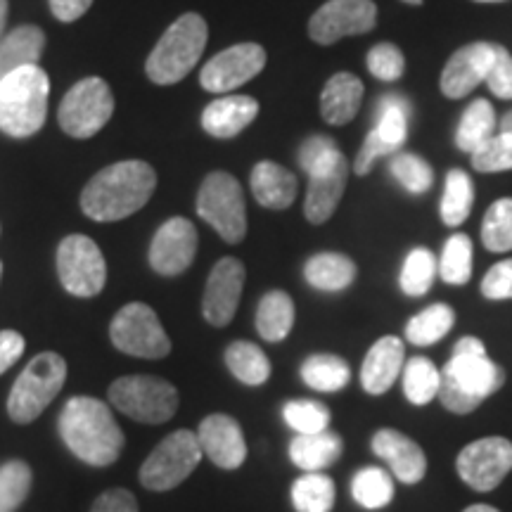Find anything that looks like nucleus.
<instances>
[{"label": "nucleus", "instance_id": "33", "mask_svg": "<svg viewBox=\"0 0 512 512\" xmlns=\"http://www.w3.org/2000/svg\"><path fill=\"white\" fill-rule=\"evenodd\" d=\"M456 323V311L448 304H432L418 316H413L406 325V339L415 347H430L444 339Z\"/></svg>", "mask_w": 512, "mask_h": 512}, {"label": "nucleus", "instance_id": "29", "mask_svg": "<svg viewBox=\"0 0 512 512\" xmlns=\"http://www.w3.org/2000/svg\"><path fill=\"white\" fill-rule=\"evenodd\" d=\"M294 325V302L283 290L268 292L256 309V330L266 342H283Z\"/></svg>", "mask_w": 512, "mask_h": 512}, {"label": "nucleus", "instance_id": "32", "mask_svg": "<svg viewBox=\"0 0 512 512\" xmlns=\"http://www.w3.org/2000/svg\"><path fill=\"white\" fill-rule=\"evenodd\" d=\"M472 204H475V185H472V178L463 169H451L444 183V195H441V221L451 228L460 226L470 216Z\"/></svg>", "mask_w": 512, "mask_h": 512}, {"label": "nucleus", "instance_id": "4", "mask_svg": "<svg viewBox=\"0 0 512 512\" xmlns=\"http://www.w3.org/2000/svg\"><path fill=\"white\" fill-rule=\"evenodd\" d=\"M50 79L38 64L17 69L0 81V131L12 138L34 136L46 124Z\"/></svg>", "mask_w": 512, "mask_h": 512}, {"label": "nucleus", "instance_id": "38", "mask_svg": "<svg viewBox=\"0 0 512 512\" xmlns=\"http://www.w3.org/2000/svg\"><path fill=\"white\" fill-rule=\"evenodd\" d=\"M439 273V261L430 249L415 247L413 252H408L406 261L401 266L399 285L401 292L408 294V297H422V294L430 292Z\"/></svg>", "mask_w": 512, "mask_h": 512}, {"label": "nucleus", "instance_id": "28", "mask_svg": "<svg viewBox=\"0 0 512 512\" xmlns=\"http://www.w3.org/2000/svg\"><path fill=\"white\" fill-rule=\"evenodd\" d=\"M304 278L320 292H342L356 280V264L337 252H320L304 266Z\"/></svg>", "mask_w": 512, "mask_h": 512}, {"label": "nucleus", "instance_id": "1", "mask_svg": "<svg viewBox=\"0 0 512 512\" xmlns=\"http://www.w3.org/2000/svg\"><path fill=\"white\" fill-rule=\"evenodd\" d=\"M157 174L150 164L128 159L98 171L81 192V209L93 221H121L150 202Z\"/></svg>", "mask_w": 512, "mask_h": 512}, {"label": "nucleus", "instance_id": "39", "mask_svg": "<svg viewBox=\"0 0 512 512\" xmlns=\"http://www.w3.org/2000/svg\"><path fill=\"white\" fill-rule=\"evenodd\" d=\"M439 278L446 285H465L472 278V240L463 233L446 240L439 259Z\"/></svg>", "mask_w": 512, "mask_h": 512}, {"label": "nucleus", "instance_id": "2", "mask_svg": "<svg viewBox=\"0 0 512 512\" xmlns=\"http://www.w3.org/2000/svg\"><path fill=\"white\" fill-rule=\"evenodd\" d=\"M505 384V373L486 354L482 339L463 337L453 347L451 361L441 368L439 401L446 411L472 413Z\"/></svg>", "mask_w": 512, "mask_h": 512}, {"label": "nucleus", "instance_id": "17", "mask_svg": "<svg viewBox=\"0 0 512 512\" xmlns=\"http://www.w3.org/2000/svg\"><path fill=\"white\" fill-rule=\"evenodd\" d=\"M242 287H245V266L240 259L226 256L211 271L207 287H204L202 299V316L207 323L223 328L235 318L238 311Z\"/></svg>", "mask_w": 512, "mask_h": 512}, {"label": "nucleus", "instance_id": "47", "mask_svg": "<svg viewBox=\"0 0 512 512\" xmlns=\"http://www.w3.org/2000/svg\"><path fill=\"white\" fill-rule=\"evenodd\" d=\"M489 91L501 100H512V55L496 43V57L491 64V72L486 76Z\"/></svg>", "mask_w": 512, "mask_h": 512}, {"label": "nucleus", "instance_id": "36", "mask_svg": "<svg viewBox=\"0 0 512 512\" xmlns=\"http://www.w3.org/2000/svg\"><path fill=\"white\" fill-rule=\"evenodd\" d=\"M335 496V482L323 472H306L292 484V505L297 512H330Z\"/></svg>", "mask_w": 512, "mask_h": 512}, {"label": "nucleus", "instance_id": "37", "mask_svg": "<svg viewBox=\"0 0 512 512\" xmlns=\"http://www.w3.org/2000/svg\"><path fill=\"white\" fill-rule=\"evenodd\" d=\"M441 370L425 356H415L403 366V394L413 406H425L439 396Z\"/></svg>", "mask_w": 512, "mask_h": 512}, {"label": "nucleus", "instance_id": "53", "mask_svg": "<svg viewBox=\"0 0 512 512\" xmlns=\"http://www.w3.org/2000/svg\"><path fill=\"white\" fill-rule=\"evenodd\" d=\"M5 22H8V0H0V36L5 31Z\"/></svg>", "mask_w": 512, "mask_h": 512}, {"label": "nucleus", "instance_id": "31", "mask_svg": "<svg viewBox=\"0 0 512 512\" xmlns=\"http://www.w3.org/2000/svg\"><path fill=\"white\" fill-rule=\"evenodd\" d=\"M496 128V112L489 100L479 98L467 107L463 117H460L458 131H456V145L463 152H475L482 147L486 140L494 138Z\"/></svg>", "mask_w": 512, "mask_h": 512}, {"label": "nucleus", "instance_id": "3", "mask_svg": "<svg viewBox=\"0 0 512 512\" xmlns=\"http://www.w3.org/2000/svg\"><path fill=\"white\" fill-rule=\"evenodd\" d=\"M60 437L83 463L107 467L117 463L124 448V432L112 418L110 406L93 396H74L60 413Z\"/></svg>", "mask_w": 512, "mask_h": 512}, {"label": "nucleus", "instance_id": "18", "mask_svg": "<svg viewBox=\"0 0 512 512\" xmlns=\"http://www.w3.org/2000/svg\"><path fill=\"white\" fill-rule=\"evenodd\" d=\"M496 57V43L477 41L456 50L441 72V93L451 100L465 98L486 81Z\"/></svg>", "mask_w": 512, "mask_h": 512}, {"label": "nucleus", "instance_id": "57", "mask_svg": "<svg viewBox=\"0 0 512 512\" xmlns=\"http://www.w3.org/2000/svg\"><path fill=\"white\" fill-rule=\"evenodd\" d=\"M477 3H503V0H477Z\"/></svg>", "mask_w": 512, "mask_h": 512}, {"label": "nucleus", "instance_id": "25", "mask_svg": "<svg viewBox=\"0 0 512 512\" xmlns=\"http://www.w3.org/2000/svg\"><path fill=\"white\" fill-rule=\"evenodd\" d=\"M254 200L266 209H287L297 200V176L275 162H259L252 169Z\"/></svg>", "mask_w": 512, "mask_h": 512}, {"label": "nucleus", "instance_id": "42", "mask_svg": "<svg viewBox=\"0 0 512 512\" xmlns=\"http://www.w3.org/2000/svg\"><path fill=\"white\" fill-rule=\"evenodd\" d=\"M31 467L24 460L0 465V512H15L31 491Z\"/></svg>", "mask_w": 512, "mask_h": 512}, {"label": "nucleus", "instance_id": "56", "mask_svg": "<svg viewBox=\"0 0 512 512\" xmlns=\"http://www.w3.org/2000/svg\"><path fill=\"white\" fill-rule=\"evenodd\" d=\"M403 3H408V5H422V0H403Z\"/></svg>", "mask_w": 512, "mask_h": 512}, {"label": "nucleus", "instance_id": "8", "mask_svg": "<svg viewBox=\"0 0 512 512\" xmlns=\"http://www.w3.org/2000/svg\"><path fill=\"white\" fill-rule=\"evenodd\" d=\"M110 399L128 418L162 425L174 418L178 408V392L174 384L155 375H126L110 387Z\"/></svg>", "mask_w": 512, "mask_h": 512}, {"label": "nucleus", "instance_id": "51", "mask_svg": "<svg viewBox=\"0 0 512 512\" xmlns=\"http://www.w3.org/2000/svg\"><path fill=\"white\" fill-rule=\"evenodd\" d=\"M24 354V337L17 330L0 332V375L10 370Z\"/></svg>", "mask_w": 512, "mask_h": 512}, {"label": "nucleus", "instance_id": "45", "mask_svg": "<svg viewBox=\"0 0 512 512\" xmlns=\"http://www.w3.org/2000/svg\"><path fill=\"white\" fill-rule=\"evenodd\" d=\"M368 69L375 79L396 81L403 76L406 62H403V53L394 46V43H380V46L370 48Z\"/></svg>", "mask_w": 512, "mask_h": 512}, {"label": "nucleus", "instance_id": "19", "mask_svg": "<svg viewBox=\"0 0 512 512\" xmlns=\"http://www.w3.org/2000/svg\"><path fill=\"white\" fill-rule=\"evenodd\" d=\"M197 252V230L188 219L176 216L157 230L150 245V266L159 275H178L192 264Z\"/></svg>", "mask_w": 512, "mask_h": 512}, {"label": "nucleus", "instance_id": "49", "mask_svg": "<svg viewBox=\"0 0 512 512\" xmlns=\"http://www.w3.org/2000/svg\"><path fill=\"white\" fill-rule=\"evenodd\" d=\"M339 150L337 143L328 136H311L299 150V164H302L304 171H309L311 166L323 162L325 157H330L332 152Z\"/></svg>", "mask_w": 512, "mask_h": 512}, {"label": "nucleus", "instance_id": "16", "mask_svg": "<svg viewBox=\"0 0 512 512\" xmlns=\"http://www.w3.org/2000/svg\"><path fill=\"white\" fill-rule=\"evenodd\" d=\"M306 174H309V192H306L304 214L318 226L335 214L337 204L342 200L349 178V162L342 155V150H335L323 162L311 166Z\"/></svg>", "mask_w": 512, "mask_h": 512}, {"label": "nucleus", "instance_id": "7", "mask_svg": "<svg viewBox=\"0 0 512 512\" xmlns=\"http://www.w3.org/2000/svg\"><path fill=\"white\" fill-rule=\"evenodd\" d=\"M197 214L230 245L247 235V209L240 183L226 171H214L204 178L197 195Z\"/></svg>", "mask_w": 512, "mask_h": 512}, {"label": "nucleus", "instance_id": "27", "mask_svg": "<svg viewBox=\"0 0 512 512\" xmlns=\"http://www.w3.org/2000/svg\"><path fill=\"white\" fill-rule=\"evenodd\" d=\"M344 444L337 432L323 430L318 434H299L290 444L292 463L304 472H323L342 456Z\"/></svg>", "mask_w": 512, "mask_h": 512}, {"label": "nucleus", "instance_id": "50", "mask_svg": "<svg viewBox=\"0 0 512 512\" xmlns=\"http://www.w3.org/2000/svg\"><path fill=\"white\" fill-rule=\"evenodd\" d=\"M91 512H138V501L131 491L110 489L98 496V501L93 503Z\"/></svg>", "mask_w": 512, "mask_h": 512}, {"label": "nucleus", "instance_id": "44", "mask_svg": "<svg viewBox=\"0 0 512 512\" xmlns=\"http://www.w3.org/2000/svg\"><path fill=\"white\" fill-rule=\"evenodd\" d=\"M472 166L482 174L512 169V133H496L479 150L472 152Z\"/></svg>", "mask_w": 512, "mask_h": 512}, {"label": "nucleus", "instance_id": "22", "mask_svg": "<svg viewBox=\"0 0 512 512\" xmlns=\"http://www.w3.org/2000/svg\"><path fill=\"white\" fill-rule=\"evenodd\" d=\"M406 349L399 337H382L368 349L361 366V387L370 396H380L392 389L396 377L403 370Z\"/></svg>", "mask_w": 512, "mask_h": 512}, {"label": "nucleus", "instance_id": "34", "mask_svg": "<svg viewBox=\"0 0 512 512\" xmlns=\"http://www.w3.org/2000/svg\"><path fill=\"white\" fill-rule=\"evenodd\" d=\"M226 366L242 384L259 387L271 377V361L252 342H233L226 349Z\"/></svg>", "mask_w": 512, "mask_h": 512}, {"label": "nucleus", "instance_id": "11", "mask_svg": "<svg viewBox=\"0 0 512 512\" xmlns=\"http://www.w3.org/2000/svg\"><path fill=\"white\" fill-rule=\"evenodd\" d=\"M112 344L128 356L164 358L171 354V339L157 313L147 304L131 302L114 316L110 325Z\"/></svg>", "mask_w": 512, "mask_h": 512}, {"label": "nucleus", "instance_id": "24", "mask_svg": "<svg viewBox=\"0 0 512 512\" xmlns=\"http://www.w3.org/2000/svg\"><path fill=\"white\" fill-rule=\"evenodd\" d=\"M363 100V81L351 72L330 76L320 93V114L332 126H344L358 114Z\"/></svg>", "mask_w": 512, "mask_h": 512}, {"label": "nucleus", "instance_id": "23", "mask_svg": "<svg viewBox=\"0 0 512 512\" xmlns=\"http://www.w3.org/2000/svg\"><path fill=\"white\" fill-rule=\"evenodd\" d=\"M259 114V102L249 95H226L209 102L202 112V128L214 138H233L252 124Z\"/></svg>", "mask_w": 512, "mask_h": 512}, {"label": "nucleus", "instance_id": "12", "mask_svg": "<svg viewBox=\"0 0 512 512\" xmlns=\"http://www.w3.org/2000/svg\"><path fill=\"white\" fill-rule=\"evenodd\" d=\"M57 273L69 294L83 299L95 297L107 280L105 256L86 235H69L57 249Z\"/></svg>", "mask_w": 512, "mask_h": 512}, {"label": "nucleus", "instance_id": "40", "mask_svg": "<svg viewBox=\"0 0 512 512\" xmlns=\"http://www.w3.org/2000/svg\"><path fill=\"white\" fill-rule=\"evenodd\" d=\"M482 242L489 252H510L512 249V197L494 202L482 223Z\"/></svg>", "mask_w": 512, "mask_h": 512}, {"label": "nucleus", "instance_id": "46", "mask_svg": "<svg viewBox=\"0 0 512 512\" xmlns=\"http://www.w3.org/2000/svg\"><path fill=\"white\" fill-rule=\"evenodd\" d=\"M401 147L392 143L387 136H382L380 128H373V131L368 133L366 143H363L361 150H358L356 155V162H354V171L358 176H366L370 174V169H373V164L377 162L380 157H392L399 152Z\"/></svg>", "mask_w": 512, "mask_h": 512}, {"label": "nucleus", "instance_id": "55", "mask_svg": "<svg viewBox=\"0 0 512 512\" xmlns=\"http://www.w3.org/2000/svg\"><path fill=\"white\" fill-rule=\"evenodd\" d=\"M465 512H501V510L491 508V505H470Z\"/></svg>", "mask_w": 512, "mask_h": 512}, {"label": "nucleus", "instance_id": "6", "mask_svg": "<svg viewBox=\"0 0 512 512\" xmlns=\"http://www.w3.org/2000/svg\"><path fill=\"white\" fill-rule=\"evenodd\" d=\"M67 380V363L55 351L38 354L12 384L8 413L17 425H29L53 403Z\"/></svg>", "mask_w": 512, "mask_h": 512}, {"label": "nucleus", "instance_id": "9", "mask_svg": "<svg viewBox=\"0 0 512 512\" xmlns=\"http://www.w3.org/2000/svg\"><path fill=\"white\" fill-rule=\"evenodd\" d=\"M204 458L197 434L178 430L169 434L140 467V482L150 491H169L185 482Z\"/></svg>", "mask_w": 512, "mask_h": 512}, {"label": "nucleus", "instance_id": "41", "mask_svg": "<svg viewBox=\"0 0 512 512\" xmlns=\"http://www.w3.org/2000/svg\"><path fill=\"white\" fill-rule=\"evenodd\" d=\"M389 171L411 195H425L432 188L434 174L432 166L413 152H396L389 159Z\"/></svg>", "mask_w": 512, "mask_h": 512}, {"label": "nucleus", "instance_id": "35", "mask_svg": "<svg viewBox=\"0 0 512 512\" xmlns=\"http://www.w3.org/2000/svg\"><path fill=\"white\" fill-rule=\"evenodd\" d=\"M351 494L354 501L366 510H382L392 503L394 498V479L382 467L368 465L358 470L351 482Z\"/></svg>", "mask_w": 512, "mask_h": 512}, {"label": "nucleus", "instance_id": "52", "mask_svg": "<svg viewBox=\"0 0 512 512\" xmlns=\"http://www.w3.org/2000/svg\"><path fill=\"white\" fill-rule=\"evenodd\" d=\"M93 0H50V10L60 22H76L91 10Z\"/></svg>", "mask_w": 512, "mask_h": 512}, {"label": "nucleus", "instance_id": "10", "mask_svg": "<svg viewBox=\"0 0 512 512\" xmlns=\"http://www.w3.org/2000/svg\"><path fill=\"white\" fill-rule=\"evenodd\" d=\"M114 114V95L107 81L98 76H88L69 88L60 105L62 131L72 138H91L102 131V126L112 119Z\"/></svg>", "mask_w": 512, "mask_h": 512}, {"label": "nucleus", "instance_id": "20", "mask_svg": "<svg viewBox=\"0 0 512 512\" xmlns=\"http://www.w3.org/2000/svg\"><path fill=\"white\" fill-rule=\"evenodd\" d=\"M197 441H200L204 456L223 470H238L247 458L245 434H242L238 420L230 415L216 413L204 418L197 430Z\"/></svg>", "mask_w": 512, "mask_h": 512}, {"label": "nucleus", "instance_id": "14", "mask_svg": "<svg viewBox=\"0 0 512 512\" xmlns=\"http://www.w3.org/2000/svg\"><path fill=\"white\" fill-rule=\"evenodd\" d=\"M458 475L475 491H494L512 470V441L484 437L472 441L456 460Z\"/></svg>", "mask_w": 512, "mask_h": 512}, {"label": "nucleus", "instance_id": "21", "mask_svg": "<svg viewBox=\"0 0 512 512\" xmlns=\"http://www.w3.org/2000/svg\"><path fill=\"white\" fill-rule=\"evenodd\" d=\"M373 453L392 467V475L403 484H418L425 477V451L406 434L396 430H380L373 437Z\"/></svg>", "mask_w": 512, "mask_h": 512}, {"label": "nucleus", "instance_id": "13", "mask_svg": "<svg viewBox=\"0 0 512 512\" xmlns=\"http://www.w3.org/2000/svg\"><path fill=\"white\" fill-rule=\"evenodd\" d=\"M377 24V8L373 0H328L313 12L309 36L318 46H332L339 38L368 34Z\"/></svg>", "mask_w": 512, "mask_h": 512}, {"label": "nucleus", "instance_id": "43", "mask_svg": "<svg viewBox=\"0 0 512 512\" xmlns=\"http://www.w3.org/2000/svg\"><path fill=\"white\" fill-rule=\"evenodd\" d=\"M283 418L297 434H318L328 430L330 408L320 401H287L283 408Z\"/></svg>", "mask_w": 512, "mask_h": 512}, {"label": "nucleus", "instance_id": "54", "mask_svg": "<svg viewBox=\"0 0 512 512\" xmlns=\"http://www.w3.org/2000/svg\"><path fill=\"white\" fill-rule=\"evenodd\" d=\"M501 133H512V112H508L501 121Z\"/></svg>", "mask_w": 512, "mask_h": 512}, {"label": "nucleus", "instance_id": "30", "mask_svg": "<svg viewBox=\"0 0 512 512\" xmlns=\"http://www.w3.org/2000/svg\"><path fill=\"white\" fill-rule=\"evenodd\" d=\"M302 380L316 392H339L351 380V368L344 358L332 354H313L302 363Z\"/></svg>", "mask_w": 512, "mask_h": 512}, {"label": "nucleus", "instance_id": "58", "mask_svg": "<svg viewBox=\"0 0 512 512\" xmlns=\"http://www.w3.org/2000/svg\"><path fill=\"white\" fill-rule=\"evenodd\" d=\"M0 275H3V264H0Z\"/></svg>", "mask_w": 512, "mask_h": 512}, {"label": "nucleus", "instance_id": "15", "mask_svg": "<svg viewBox=\"0 0 512 512\" xmlns=\"http://www.w3.org/2000/svg\"><path fill=\"white\" fill-rule=\"evenodd\" d=\"M266 67V50L256 43H238L204 64L200 83L209 93H230L252 81Z\"/></svg>", "mask_w": 512, "mask_h": 512}, {"label": "nucleus", "instance_id": "48", "mask_svg": "<svg viewBox=\"0 0 512 512\" xmlns=\"http://www.w3.org/2000/svg\"><path fill=\"white\" fill-rule=\"evenodd\" d=\"M482 294L491 302L512 299V259L498 261L489 268V273L482 280Z\"/></svg>", "mask_w": 512, "mask_h": 512}, {"label": "nucleus", "instance_id": "5", "mask_svg": "<svg viewBox=\"0 0 512 512\" xmlns=\"http://www.w3.org/2000/svg\"><path fill=\"white\" fill-rule=\"evenodd\" d=\"M207 38V22L197 12H185L178 17L147 57L145 72L150 81L171 86L185 79L207 48Z\"/></svg>", "mask_w": 512, "mask_h": 512}, {"label": "nucleus", "instance_id": "26", "mask_svg": "<svg viewBox=\"0 0 512 512\" xmlns=\"http://www.w3.org/2000/svg\"><path fill=\"white\" fill-rule=\"evenodd\" d=\"M43 48H46V34L34 24H24L0 38V81L17 69L38 64Z\"/></svg>", "mask_w": 512, "mask_h": 512}]
</instances>
